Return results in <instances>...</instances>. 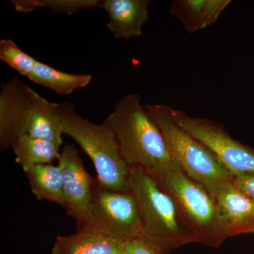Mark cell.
Here are the masks:
<instances>
[{"instance_id": "1", "label": "cell", "mask_w": 254, "mask_h": 254, "mask_svg": "<svg viewBox=\"0 0 254 254\" xmlns=\"http://www.w3.org/2000/svg\"><path fill=\"white\" fill-rule=\"evenodd\" d=\"M141 101L137 93L125 95L104 122L115 133L127 165L141 167L153 175L176 163L163 133Z\"/></svg>"}, {"instance_id": "2", "label": "cell", "mask_w": 254, "mask_h": 254, "mask_svg": "<svg viewBox=\"0 0 254 254\" xmlns=\"http://www.w3.org/2000/svg\"><path fill=\"white\" fill-rule=\"evenodd\" d=\"M128 186L136 198L141 222L140 237L160 254L195 242L176 202L141 167H129Z\"/></svg>"}, {"instance_id": "3", "label": "cell", "mask_w": 254, "mask_h": 254, "mask_svg": "<svg viewBox=\"0 0 254 254\" xmlns=\"http://www.w3.org/2000/svg\"><path fill=\"white\" fill-rule=\"evenodd\" d=\"M59 114L64 133L78 143L94 165L98 183L109 190H129V166L109 125L82 118L70 102L60 103Z\"/></svg>"}, {"instance_id": "4", "label": "cell", "mask_w": 254, "mask_h": 254, "mask_svg": "<svg viewBox=\"0 0 254 254\" xmlns=\"http://www.w3.org/2000/svg\"><path fill=\"white\" fill-rule=\"evenodd\" d=\"M152 176L176 202L195 243L218 248L227 237L213 195L177 163Z\"/></svg>"}, {"instance_id": "5", "label": "cell", "mask_w": 254, "mask_h": 254, "mask_svg": "<svg viewBox=\"0 0 254 254\" xmlns=\"http://www.w3.org/2000/svg\"><path fill=\"white\" fill-rule=\"evenodd\" d=\"M145 108L165 136L174 161L187 176L204 187L213 196L233 182L235 177L218 158L174 123L166 105H147Z\"/></svg>"}, {"instance_id": "6", "label": "cell", "mask_w": 254, "mask_h": 254, "mask_svg": "<svg viewBox=\"0 0 254 254\" xmlns=\"http://www.w3.org/2000/svg\"><path fill=\"white\" fill-rule=\"evenodd\" d=\"M169 116L213 153L234 177L254 174V148L230 136L221 124L166 105Z\"/></svg>"}, {"instance_id": "7", "label": "cell", "mask_w": 254, "mask_h": 254, "mask_svg": "<svg viewBox=\"0 0 254 254\" xmlns=\"http://www.w3.org/2000/svg\"><path fill=\"white\" fill-rule=\"evenodd\" d=\"M84 225L126 241L141 236V217L134 195L131 190L105 188L96 180Z\"/></svg>"}, {"instance_id": "8", "label": "cell", "mask_w": 254, "mask_h": 254, "mask_svg": "<svg viewBox=\"0 0 254 254\" xmlns=\"http://www.w3.org/2000/svg\"><path fill=\"white\" fill-rule=\"evenodd\" d=\"M58 166L63 178L64 205L67 213L83 226L93 200L96 182L88 174L79 153L73 145H66L61 150Z\"/></svg>"}, {"instance_id": "9", "label": "cell", "mask_w": 254, "mask_h": 254, "mask_svg": "<svg viewBox=\"0 0 254 254\" xmlns=\"http://www.w3.org/2000/svg\"><path fill=\"white\" fill-rule=\"evenodd\" d=\"M30 87L17 78L2 83L0 91V150L11 148L27 133L31 114Z\"/></svg>"}, {"instance_id": "10", "label": "cell", "mask_w": 254, "mask_h": 254, "mask_svg": "<svg viewBox=\"0 0 254 254\" xmlns=\"http://www.w3.org/2000/svg\"><path fill=\"white\" fill-rule=\"evenodd\" d=\"M227 239L254 233V200L235 187L233 182L214 195Z\"/></svg>"}, {"instance_id": "11", "label": "cell", "mask_w": 254, "mask_h": 254, "mask_svg": "<svg viewBox=\"0 0 254 254\" xmlns=\"http://www.w3.org/2000/svg\"><path fill=\"white\" fill-rule=\"evenodd\" d=\"M128 241L83 225L67 236H58L51 254H125Z\"/></svg>"}, {"instance_id": "12", "label": "cell", "mask_w": 254, "mask_h": 254, "mask_svg": "<svg viewBox=\"0 0 254 254\" xmlns=\"http://www.w3.org/2000/svg\"><path fill=\"white\" fill-rule=\"evenodd\" d=\"M149 0H104L102 9L109 16L108 30L118 39L141 36L149 17Z\"/></svg>"}, {"instance_id": "13", "label": "cell", "mask_w": 254, "mask_h": 254, "mask_svg": "<svg viewBox=\"0 0 254 254\" xmlns=\"http://www.w3.org/2000/svg\"><path fill=\"white\" fill-rule=\"evenodd\" d=\"M231 2V0H175L170 12L187 32L193 33L216 22Z\"/></svg>"}, {"instance_id": "14", "label": "cell", "mask_w": 254, "mask_h": 254, "mask_svg": "<svg viewBox=\"0 0 254 254\" xmlns=\"http://www.w3.org/2000/svg\"><path fill=\"white\" fill-rule=\"evenodd\" d=\"M31 114L27 133L61 146L64 130L60 118V103H53L30 88Z\"/></svg>"}, {"instance_id": "15", "label": "cell", "mask_w": 254, "mask_h": 254, "mask_svg": "<svg viewBox=\"0 0 254 254\" xmlns=\"http://www.w3.org/2000/svg\"><path fill=\"white\" fill-rule=\"evenodd\" d=\"M11 148L16 163L21 165L25 173L37 165L52 164L58 160L61 153L59 145L33 138L28 133L18 137Z\"/></svg>"}, {"instance_id": "16", "label": "cell", "mask_w": 254, "mask_h": 254, "mask_svg": "<svg viewBox=\"0 0 254 254\" xmlns=\"http://www.w3.org/2000/svg\"><path fill=\"white\" fill-rule=\"evenodd\" d=\"M26 174L32 193L37 200H46L64 207L63 178L58 165H37Z\"/></svg>"}, {"instance_id": "17", "label": "cell", "mask_w": 254, "mask_h": 254, "mask_svg": "<svg viewBox=\"0 0 254 254\" xmlns=\"http://www.w3.org/2000/svg\"><path fill=\"white\" fill-rule=\"evenodd\" d=\"M91 74H73L63 72L38 61L30 81L53 90L60 95H68L84 88L92 81Z\"/></svg>"}, {"instance_id": "18", "label": "cell", "mask_w": 254, "mask_h": 254, "mask_svg": "<svg viewBox=\"0 0 254 254\" xmlns=\"http://www.w3.org/2000/svg\"><path fill=\"white\" fill-rule=\"evenodd\" d=\"M17 12L29 13L38 8H46L54 13L72 15L82 10L103 7L100 0H11Z\"/></svg>"}, {"instance_id": "19", "label": "cell", "mask_w": 254, "mask_h": 254, "mask_svg": "<svg viewBox=\"0 0 254 254\" xmlns=\"http://www.w3.org/2000/svg\"><path fill=\"white\" fill-rule=\"evenodd\" d=\"M0 60L29 80L33 76L38 62L23 52L11 39L0 41Z\"/></svg>"}, {"instance_id": "20", "label": "cell", "mask_w": 254, "mask_h": 254, "mask_svg": "<svg viewBox=\"0 0 254 254\" xmlns=\"http://www.w3.org/2000/svg\"><path fill=\"white\" fill-rule=\"evenodd\" d=\"M125 254H160L158 251L148 245L141 237L128 240Z\"/></svg>"}, {"instance_id": "21", "label": "cell", "mask_w": 254, "mask_h": 254, "mask_svg": "<svg viewBox=\"0 0 254 254\" xmlns=\"http://www.w3.org/2000/svg\"><path fill=\"white\" fill-rule=\"evenodd\" d=\"M233 185L254 200V174L234 177Z\"/></svg>"}]
</instances>
